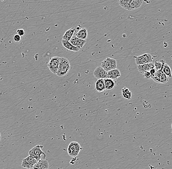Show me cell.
<instances>
[{
    "label": "cell",
    "instance_id": "24",
    "mask_svg": "<svg viewBox=\"0 0 172 169\" xmlns=\"http://www.w3.org/2000/svg\"><path fill=\"white\" fill-rule=\"evenodd\" d=\"M17 34L20 36H23L25 34V30H23V29H18L17 30Z\"/></svg>",
    "mask_w": 172,
    "mask_h": 169
},
{
    "label": "cell",
    "instance_id": "4",
    "mask_svg": "<svg viewBox=\"0 0 172 169\" xmlns=\"http://www.w3.org/2000/svg\"><path fill=\"white\" fill-rule=\"evenodd\" d=\"M82 149L79 143L77 142H72L68 147V153L72 157L77 156Z\"/></svg>",
    "mask_w": 172,
    "mask_h": 169
},
{
    "label": "cell",
    "instance_id": "28",
    "mask_svg": "<svg viewBox=\"0 0 172 169\" xmlns=\"http://www.w3.org/2000/svg\"><path fill=\"white\" fill-rule=\"evenodd\" d=\"M1 133H0V141H1Z\"/></svg>",
    "mask_w": 172,
    "mask_h": 169
},
{
    "label": "cell",
    "instance_id": "5",
    "mask_svg": "<svg viewBox=\"0 0 172 169\" xmlns=\"http://www.w3.org/2000/svg\"><path fill=\"white\" fill-rule=\"evenodd\" d=\"M137 65H141L144 64H149L152 62L153 58L150 54H145L140 56H134Z\"/></svg>",
    "mask_w": 172,
    "mask_h": 169
},
{
    "label": "cell",
    "instance_id": "22",
    "mask_svg": "<svg viewBox=\"0 0 172 169\" xmlns=\"http://www.w3.org/2000/svg\"><path fill=\"white\" fill-rule=\"evenodd\" d=\"M131 0H119V4L120 7L124 9L130 11V3Z\"/></svg>",
    "mask_w": 172,
    "mask_h": 169
},
{
    "label": "cell",
    "instance_id": "15",
    "mask_svg": "<svg viewBox=\"0 0 172 169\" xmlns=\"http://www.w3.org/2000/svg\"><path fill=\"white\" fill-rule=\"evenodd\" d=\"M75 36L79 39L86 40L88 37L87 29L85 27H81V29L78 30Z\"/></svg>",
    "mask_w": 172,
    "mask_h": 169
},
{
    "label": "cell",
    "instance_id": "23",
    "mask_svg": "<svg viewBox=\"0 0 172 169\" xmlns=\"http://www.w3.org/2000/svg\"><path fill=\"white\" fill-rule=\"evenodd\" d=\"M155 65V68L156 69V71L158 69H161L162 66V63L161 61L160 60V62H158L157 61L155 62L154 63Z\"/></svg>",
    "mask_w": 172,
    "mask_h": 169
},
{
    "label": "cell",
    "instance_id": "8",
    "mask_svg": "<svg viewBox=\"0 0 172 169\" xmlns=\"http://www.w3.org/2000/svg\"><path fill=\"white\" fill-rule=\"evenodd\" d=\"M37 161L32 156L29 155L27 158L23 159L21 164V166L23 168L26 169H32L35 164L36 163Z\"/></svg>",
    "mask_w": 172,
    "mask_h": 169
},
{
    "label": "cell",
    "instance_id": "27",
    "mask_svg": "<svg viewBox=\"0 0 172 169\" xmlns=\"http://www.w3.org/2000/svg\"><path fill=\"white\" fill-rule=\"evenodd\" d=\"M149 72H150L151 75V78H152V77L154 76V75L156 73V69H155V68H154V69H151Z\"/></svg>",
    "mask_w": 172,
    "mask_h": 169
},
{
    "label": "cell",
    "instance_id": "17",
    "mask_svg": "<svg viewBox=\"0 0 172 169\" xmlns=\"http://www.w3.org/2000/svg\"><path fill=\"white\" fill-rule=\"evenodd\" d=\"M95 90L98 92H101L105 91L106 90L105 87L104 82V79H97L95 84Z\"/></svg>",
    "mask_w": 172,
    "mask_h": 169
},
{
    "label": "cell",
    "instance_id": "12",
    "mask_svg": "<svg viewBox=\"0 0 172 169\" xmlns=\"http://www.w3.org/2000/svg\"><path fill=\"white\" fill-rule=\"evenodd\" d=\"M49 163L48 161L45 159H41L37 162L33 169H48L49 168Z\"/></svg>",
    "mask_w": 172,
    "mask_h": 169
},
{
    "label": "cell",
    "instance_id": "19",
    "mask_svg": "<svg viewBox=\"0 0 172 169\" xmlns=\"http://www.w3.org/2000/svg\"><path fill=\"white\" fill-rule=\"evenodd\" d=\"M62 44L63 47H65L67 50H69V51H73L75 52H77L79 51L80 49L77 48L76 47H74L72 45L70 44V42L68 41L63 40H62Z\"/></svg>",
    "mask_w": 172,
    "mask_h": 169
},
{
    "label": "cell",
    "instance_id": "20",
    "mask_svg": "<svg viewBox=\"0 0 172 169\" xmlns=\"http://www.w3.org/2000/svg\"><path fill=\"white\" fill-rule=\"evenodd\" d=\"M104 82L106 90H112L115 87V83L113 80L108 78H106L104 79Z\"/></svg>",
    "mask_w": 172,
    "mask_h": 169
},
{
    "label": "cell",
    "instance_id": "18",
    "mask_svg": "<svg viewBox=\"0 0 172 169\" xmlns=\"http://www.w3.org/2000/svg\"><path fill=\"white\" fill-rule=\"evenodd\" d=\"M143 4V0H131L130 3V10L132 11L137 9Z\"/></svg>",
    "mask_w": 172,
    "mask_h": 169
},
{
    "label": "cell",
    "instance_id": "11",
    "mask_svg": "<svg viewBox=\"0 0 172 169\" xmlns=\"http://www.w3.org/2000/svg\"><path fill=\"white\" fill-rule=\"evenodd\" d=\"M137 70L141 74H143L145 72H149L151 69L155 68L154 63H150L149 64H144L141 65L137 66Z\"/></svg>",
    "mask_w": 172,
    "mask_h": 169
},
{
    "label": "cell",
    "instance_id": "10",
    "mask_svg": "<svg viewBox=\"0 0 172 169\" xmlns=\"http://www.w3.org/2000/svg\"><path fill=\"white\" fill-rule=\"evenodd\" d=\"M69 42L73 46L76 47L77 48L80 50L81 48L83 47L87 41L85 40L79 39V38H77L75 36H73L72 37V39L69 40Z\"/></svg>",
    "mask_w": 172,
    "mask_h": 169
},
{
    "label": "cell",
    "instance_id": "2",
    "mask_svg": "<svg viewBox=\"0 0 172 169\" xmlns=\"http://www.w3.org/2000/svg\"><path fill=\"white\" fill-rule=\"evenodd\" d=\"M42 148H43V146L41 145H37L33 147L29 151V155L32 156L37 161L41 159L45 158L46 154L42 151Z\"/></svg>",
    "mask_w": 172,
    "mask_h": 169
},
{
    "label": "cell",
    "instance_id": "25",
    "mask_svg": "<svg viewBox=\"0 0 172 169\" xmlns=\"http://www.w3.org/2000/svg\"><path fill=\"white\" fill-rule=\"evenodd\" d=\"M13 40L15 42H18L20 41L21 40V37L18 34H16L13 36Z\"/></svg>",
    "mask_w": 172,
    "mask_h": 169
},
{
    "label": "cell",
    "instance_id": "3",
    "mask_svg": "<svg viewBox=\"0 0 172 169\" xmlns=\"http://www.w3.org/2000/svg\"><path fill=\"white\" fill-rule=\"evenodd\" d=\"M101 66L106 72L115 69L117 67V61L115 59L107 58L101 62Z\"/></svg>",
    "mask_w": 172,
    "mask_h": 169
},
{
    "label": "cell",
    "instance_id": "13",
    "mask_svg": "<svg viewBox=\"0 0 172 169\" xmlns=\"http://www.w3.org/2000/svg\"><path fill=\"white\" fill-rule=\"evenodd\" d=\"M108 78L112 80L117 79L121 76L120 70L118 69L109 70L107 72Z\"/></svg>",
    "mask_w": 172,
    "mask_h": 169
},
{
    "label": "cell",
    "instance_id": "21",
    "mask_svg": "<svg viewBox=\"0 0 172 169\" xmlns=\"http://www.w3.org/2000/svg\"><path fill=\"white\" fill-rule=\"evenodd\" d=\"M121 94L125 99L130 100L132 98V92L127 88H123L121 91Z\"/></svg>",
    "mask_w": 172,
    "mask_h": 169
},
{
    "label": "cell",
    "instance_id": "14",
    "mask_svg": "<svg viewBox=\"0 0 172 169\" xmlns=\"http://www.w3.org/2000/svg\"><path fill=\"white\" fill-rule=\"evenodd\" d=\"M161 61L162 63L161 69L163 73L169 78H172V72H171V68L166 63L165 60H161Z\"/></svg>",
    "mask_w": 172,
    "mask_h": 169
},
{
    "label": "cell",
    "instance_id": "6",
    "mask_svg": "<svg viewBox=\"0 0 172 169\" xmlns=\"http://www.w3.org/2000/svg\"><path fill=\"white\" fill-rule=\"evenodd\" d=\"M151 78L157 83L165 84L169 81V78L163 73L162 69L157 70L154 76Z\"/></svg>",
    "mask_w": 172,
    "mask_h": 169
},
{
    "label": "cell",
    "instance_id": "1",
    "mask_svg": "<svg viewBox=\"0 0 172 169\" xmlns=\"http://www.w3.org/2000/svg\"><path fill=\"white\" fill-rule=\"evenodd\" d=\"M70 69V64L68 59L65 57H60L58 69L56 75L59 77L65 76Z\"/></svg>",
    "mask_w": 172,
    "mask_h": 169
},
{
    "label": "cell",
    "instance_id": "9",
    "mask_svg": "<svg viewBox=\"0 0 172 169\" xmlns=\"http://www.w3.org/2000/svg\"><path fill=\"white\" fill-rule=\"evenodd\" d=\"M94 75L95 78L97 79H104L108 78L107 75V72L104 69H103L101 66H98L94 70Z\"/></svg>",
    "mask_w": 172,
    "mask_h": 169
},
{
    "label": "cell",
    "instance_id": "7",
    "mask_svg": "<svg viewBox=\"0 0 172 169\" xmlns=\"http://www.w3.org/2000/svg\"><path fill=\"white\" fill-rule=\"evenodd\" d=\"M60 57L57 56H55L50 59V61L48 64V67L52 73L56 74L57 72L59 64Z\"/></svg>",
    "mask_w": 172,
    "mask_h": 169
},
{
    "label": "cell",
    "instance_id": "16",
    "mask_svg": "<svg viewBox=\"0 0 172 169\" xmlns=\"http://www.w3.org/2000/svg\"><path fill=\"white\" fill-rule=\"evenodd\" d=\"M76 29L75 27H72L71 29H68L66 31L64 35L62 36L63 40L69 41L70 39L73 36L74 33L75 32Z\"/></svg>",
    "mask_w": 172,
    "mask_h": 169
},
{
    "label": "cell",
    "instance_id": "26",
    "mask_svg": "<svg viewBox=\"0 0 172 169\" xmlns=\"http://www.w3.org/2000/svg\"><path fill=\"white\" fill-rule=\"evenodd\" d=\"M144 76L146 78H151V75L150 73V72H145L143 73Z\"/></svg>",
    "mask_w": 172,
    "mask_h": 169
}]
</instances>
